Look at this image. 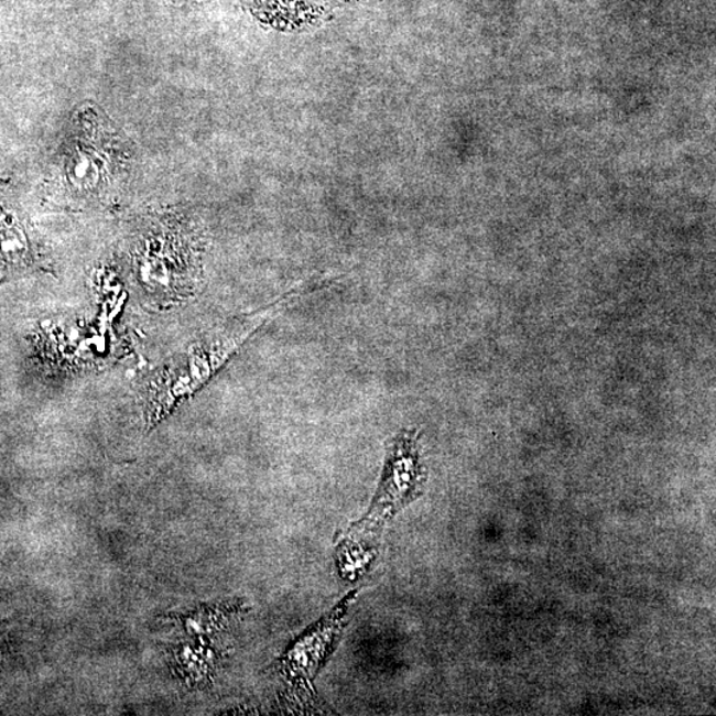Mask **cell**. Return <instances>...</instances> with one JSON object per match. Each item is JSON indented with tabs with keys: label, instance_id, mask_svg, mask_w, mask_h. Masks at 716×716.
Returning a JSON list of instances; mask_svg holds the SVG:
<instances>
[{
	"label": "cell",
	"instance_id": "1",
	"mask_svg": "<svg viewBox=\"0 0 716 716\" xmlns=\"http://www.w3.org/2000/svg\"><path fill=\"white\" fill-rule=\"evenodd\" d=\"M422 481L415 438L412 434H402L390 447L379 491L367 516L349 527L338 545V566L343 575H357L367 568L375 552L370 543L380 538L383 527L397 512L419 497Z\"/></svg>",
	"mask_w": 716,
	"mask_h": 716
},
{
	"label": "cell",
	"instance_id": "2",
	"mask_svg": "<svg viewBox=\"0 0 716 716\" xmlns=\"http://www.w3.org/2000/svg\"><path fill=\"white\" fill-rule=\"evenodd\" d=\"M355 595L356 592H351L345 597L328 616L299 637L280 659V673L291 690L292 698H297V702L304 703L305 699L307 703L314 698L315 676L337 642Z\"/></svg>",
	"mask_w": 716,
	"mask_h": 716
},
{
	"label": "cell",
	"instance_id": "3",
	"mask_svg": "<svg viewBox=\"0 0 716 716\" xmlns=\"http://www.w3.org/2000/svg\"><path fill=\"white\" fill-rule=\"evenodd\" d=\"M243 611L245 604L237 600L204 605V607L184 615L173 616V618L181 623L182 629L188 636L204 640L206 637H213L223 631L234 617L243 614Z\"/></svg>",
	"mask_w": 716,
	"mask_h": 716
},
{
	"label": "cell",
	"instance_id": "4",
	"mask_svg": "<svg viewBox=\"0 0 716 716\" xmlns=\"http://www.w3.org/2000/svg\"><path fill=\"white\" fill-rule=\"evenodd\" d=\"M260 12L275 28L302 29L321 17L316 0H258Z\"/></svg>",
	"mask_w": 716,
	"mask_h": 716
},
{
	"label": "cell",
	"instance_id": "5",
	"mask_svg": "<svg viewBox=\"0 0 716 716\" xmlns=\"http://www.w3.org/2000/svg\"><path fill=\"white\" fill-rule=\"evenodd\" d=\"M177 673L191 685H200L211 679L217 654L206 643H184L174 650Z\"/></svg>",
	"mask_w": 716,
	"mask_h": 716
}]
</instances>
